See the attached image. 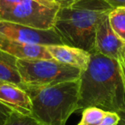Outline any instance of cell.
Segmentation results:
<instances>
[{
	"label": "cell",
	"instance_id": "cell-6",
	"mask_svg": "<svg viewBox=\"0 0 125 125\" xmlns=\"http://www.w3.org/2000/svg\"><path fill=\"white\" fill-rule=\"evenodd\" d=\"M107 15L104 16L97 26L95 52L112 59L119 66L121 76L125 85V43L112 31Z\"/></svg>",
	"mask_w": 125,
	"mask_h": 125
},
{
	"label": "cell",
	"instance_id": "cell-16",
	"mask_svg": "<svg viewBox=\"0 0 125 125\" xmlns=\"http://www.w3.org/2000/svg\"><path fill=\"white\" fill-rule=\"evenodd\" d=\"M54 1L59 6V8H64L73 5V4L80 2L82 0H54Z\"/></svg>",
	"mask_w": 125,
	"mask_h": 125
},
{
	"label": "cell",
	"instance_id": "cell-4",
	"mask_svg": "<svg viewBox=\"0 0 125 125\" xmlns=\"http://www.w3.org/2000/svg\"><path fill=\"white\" fill-rule=\"evenodd\" d=\"M21 81L27 87H45L79 80L82 70L55 59H17Z\"/></svg>",
	"mask_w": 125,
	"mask_h": 125
},
{
	"label": "cell",
	"instance_id": "cell-10",
	"mask_svg": "<svg viewBox=\"0 0 125 125\" xmlns=\"http://www.w3.org/2000/svg\"><path fill=\"white\" fill-rule=\"evenodd\" d=\"M0 50L17 59H52L45 45L11 40L0 36Z\"/></svg>",
	"mask_w": 125,
	"mask_h": 125
},
{
	"label": "cell",
	"instance_id": "cell-5",
	"mask_svg": "<svg viewBox=\"0 0 125 125\" xmlns=\"http://www.w3.org/2000/svg\"><path fill=\"white\" fill-rule=\"evenodd\" d=\"M58 8H49L33 0H22L0 7V18L35 29H52Z\"/></svg>",
	"mask_w": 125,
	"mask_h": 125
},
{
	"label": "cell",
	"instance_id": "cell-1",
	"mask_svg": "<svg viewBox=\"0 0 125 125\" xmlns=\"http://www.w3.org/2000/svg\"><path fill=\"white\" fill-rule=\"evenodd\" d=\"M98 107L118 113L125 111V85L118 64L97 52L80 77L78 111Z\"/></svg>",
	"mask_w": 125,
	"mask_h": 125
},
{
	"label": "cell",
	"instance_id": "cell-19",
	"mask_svg": "<svg viewBox=\"0 0 125 125\" xmlns=\"http://www.w3.org/2000/svg\"><path fill=\"white\" fill-rule=\"evenodd\" d=\"M120 117V121L117 125H125V111H122L117 113Z\"/></svg>",
	"mask_w": 125,
	"mask_h": 125
},
{
	"label": "cell",
	"instance_id": "cell-8",
	"mask_svg": "<svg viewBox=\"0 0 125 125\" xmlns=\"http://www.w3.org/2000/svg\"><path fill=\"white\" fill-rule=\"evenodd\" d=\"M0 103L13 112L32 116V101L21 87L10 83L0 85Z\"/></svg>",
	"mask_w": 125,
	"mask_h": 125
},
{
	"label": "cell",
	"instance_id": "cell-17",
	"mask_svg": "<svg viewBox=\"0 0 125 125\" xmlns=\"http://www.w3.org/2000/svg\"><path fill=\"white\" fill-rule=\"evenodd\" d=\"M104 1L107 3L112 9L125 6V0H104Z\"/></svg>",
	"mask_w": 125,
	"mask_h": 125
},
{
	"label": "cell",
	"instance_id": "cell-13",
	"mask_svg": "<svg viewBox=\"0 0 125 125\" xmlns=\"http://www.w3.org/2000/svg\"><path fill=\"white\" fill-rule=\"evenodd\" d=\"M108 18L112 31L125 43V6L112 9L108 15Z\"/></svg>",
	"mask_w": 125,
	"mask_h": 125
},
{
	"label": "cell",
	"instance_id": "cell-11",
	"mask_svg": "<svg viewBox=\"0 0 125 125\" xmlns=\"http://www.w3.org/2000/svg\"><path fill=\"white\" fill-rule=\"evenodd\" d=\"M17 58L0 50V82L25 89L17 68Z\"/></svg>",
	"mask_w": 125,
	"mask_h": 125
},
{
	"label": "cell",
	"instance_id": "cell-15",
	"mask_svg": "<svg viewBox=\"0 0 125 125\" xmlns=\"http://www.w3.org/2000/svg\"><path fill=\"white\" fill-rule=\"evenodd\" d=\"M11 112L12 111L9 108L0 103V125H3L5 123Z\"/></svg>",
	"mask_w": 125,
	"mask_h": 125
},
{
	"label": "cell",
	"instance_id": "cell-20",
	"mask_svg": "<svg viewBox=\"0 0 125 125\" xmlns=\"http://www.w3.org/2000/svg\"><path fill=\"white\" fill-rule=\"evenodd\" d=\"M4 83V82H0V85H2V84Z\"/></svg>",
	"mask_w": 125,
	"mask_h": 125
},
{
	"label": "cell",
	"instance_id": "cell-7",
	"mask_svg": "<svg viewBox=\"0 0 125 125\" xmlns=\"http://www.w3.org/2000/svg\"><path fill=\"white\" fill-rule=\"evenodd\" d=\"M0 36L11 40L40 45H63L53 29H35L0 18Z\"/></svg>",
	"mask_w": 125,
	"mask_h": 125
},
{
	"label": "cell",
	"instance_id": "cell-9",
	"mask_svg": "<svg viewBox=\"0 0 125 125\" xmlns=\"http://www.w3.org/2000/svg\"><path fill=\"white\" fill-rule=\"evenodd\" d=\"M47 52L56 61L85 70L91 60V53L82 49L66 45H51L45 46Z\"/></svg>",
	"mask_w": 125,
	"mask_h": 125
},
{
	"label": "cell",
	"instance_id": "cell-18",
	"mask_svg": "<svg viewBox=\"0 0 125 125\" xmlns=\"http://www.w3.org/2000/svg\"><path fill=\"white\" fill-rule=\"evenodd\" d=\"M33 1L49 8H59V6L56 4L54 0H33Z\"/></svg>",
	"mask_w": 125,
	"mask_h": 125
},
{
	"label": "cell",
	"instance_id": "cell-2",
	"mask_svg": "<svg viewBox=\"0 0 125 125\" xmlns=\"http://www.w3.org/2000/svg\"><path fill=\"white\" fill-rule=\"evenodd\" d=\"M112 8L104 0H82L58 8L52 29L63 45L95 53V36L100 19Z\"/></svg>",
	"mask_w": 125,
	"mask_h": 125
},
{
	"label": "cell",
	"instance_id": "cell-3",
	"mask_svg": "<svg viewBox=\"0 0 125 125\" xmlns=\"http://www.w3.org/2000/svg\"><path fill=\"white\" fill-rule=\"evenodd\" d=\"M32 101V117L42 125H66L78 111L80 79L24 89Z\"/></svg>",
	"mask_w": 125,
	"mask_h": 125
},
{
	"label": "cell",
	"instance_id": "cell-12",
	"mask_svg": "<svg viewBox=\"0 0 125 125\" xmlns=\"http://www.w3.org/2000/svg\"><path fill=\"white\" fill-rule=\"evenodd\" d=\"M119 121L117 113L98 107H87L82 110V118L77 125H117Z\"/></svg>",
	"mask_w": 125,
	"mask_h": 125
},
{
	"label": "cell",
	"instance_id": "cell-14",
	"mask_svg": "<svg viewBox=\"0 0 125 125\" xmlns=\"http://www.w3.org/2000/svg\"><path fill=\"white\" fill-rule=\"evenodd\" d=\"M3 125H42L34 118L29 116H23L19 113L11 112L8 119Z\"/></svg>",
	"mask_w": 125,
	"mask_h": 125
}]
</instances>
